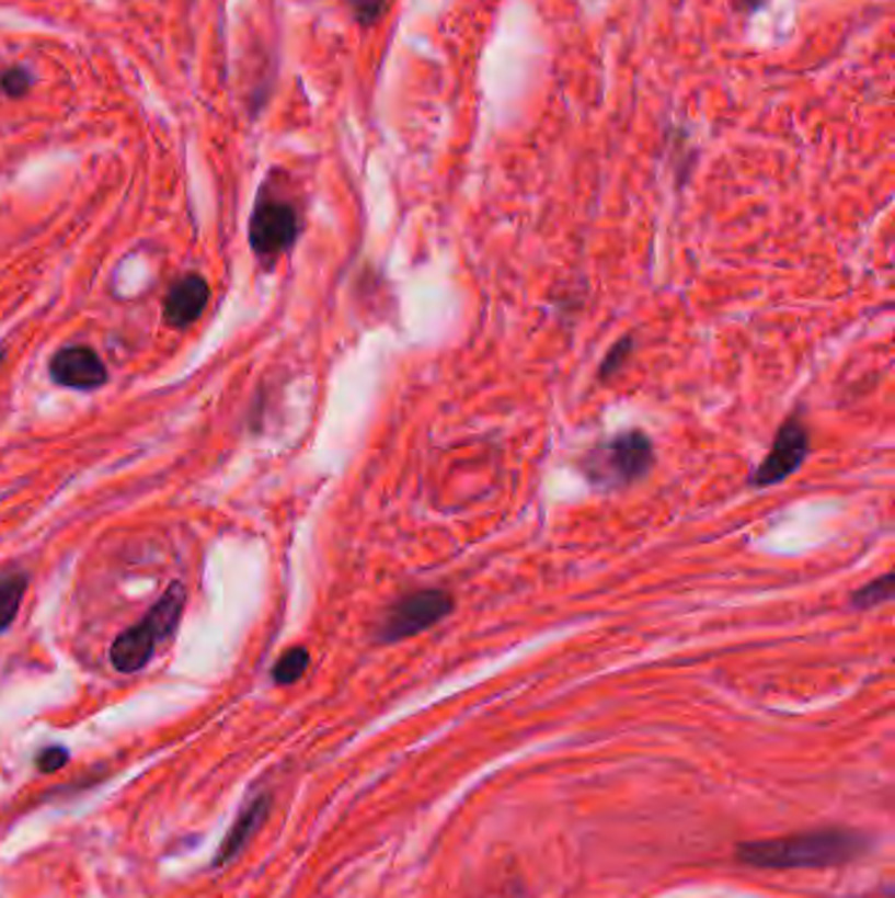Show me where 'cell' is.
Here are the masks:
<instances>
[{"label": "cell", "mask_w": 895, "mask_h": 898, "mask_svg": "<svg viewBox=\"0 0 895 898\" xmlns=\"http://www.w3.org/2000/svg\"><path fill=\"white\" fill-rule=\"evenodd\" d=\"M184 602H187V589H184V583L174 581L163 591V596L152 604L142 621L116 636V641L111 644V664L118 673L131 675L148 668L158 647L176 634Z\"/></svg>", "instance_id": "cell-2"}, {"label": "cell", "mask_w": 895, "mask_h": 898, "mask_svg": "<svg viewBox=\"0 0 895 898\" xmlns=\"http://www.w3.org/2000/svg\"><path fill=\"white\" fill-rule=\"evenodd\" d=\"M891 596H893V576L885 573V576L874 578V581L867 583V587H861L859 591H853L851 607L872 610V607H877V604H885Z\"/></svg>", "instance_id": "cell-12"}, {"label": "cell", "mask_w": 895, "mask_h": 898, "mask_svg": "<svg viewBox=\"0 0 895 898\" xmlns=\"http://www.w3.org/2000/svg\"><path fill=\"white\" fill-rule=\"evenodd\" d=\"M455 610V599L441 589H421L391 602L376 628V641L394 644L434 628Z\"/></svg>", "instance_id": "cell-4"}, {"label": "cell", "mask_w": 895, "mask_h": 898, "mask_svg": "<svg viewBox=\"0 0 895 898\" xmlns=\"http://www.w3.org/2000/svg\"><path fill=\"white\" fill-rule=\"evenodd\" d=\"M66 762H69V751L64 747H48L45 751H39L37 770L39 773H56V770H61Z\"/></svg>", "instance_id": "cell-16"}, {"label": "cell", "mask_w": 895, "mask_h": 898, "mask_svg": "<svg viewBox=\"0 0 895 898\" xmlns=\"http://www.w3.org/2000/svg\"><path fill=\"white\" fill-rule=\"evenodd\" d=\"M210 287L203 276H182L163 299V323L174 329H187L208 308Z\"/></svg>", "instance_id": "cell-8"}, {"label": "cell", "mask_w": 895, "mask_h": 898, "mask_svg": "<svg viewBox=\"0 0 895 898\" xmlns=\"http://www.w3.org/2000/svg\"><path fill=\"white\" fill-rule=\"evenodd\" d=\"M32 82H35V77H32V71L24 69V66H11V69H5L3 75H0V90L9 98H24L26 92H30Z\"/></svg>", "instance_id": "cell-13"}, {"label": "cell", "mask_w": 895, "mask_h": 898, "mask_svg": "<svg viewBox=\"0 0 895 898\" xmlns=\"http://www.w3.org/2000/svg\"><path fill=\"white\" fill-rule=\"evenodd\" d=\"M631 352H633V337L620 339V342L607 352L605 361H601V368H599L601 382H607V378H612L615 374H618L622 365H626L628 357H631Z\"/></svg>", "instance_id": "cell-14"}, {"label": "cell", "mask_w": 895, "mask_h": 898, "mask_svg": "<svg viewBox=\"0 0 895 898\" xmlns=\"http://www.w3.org/2000/svg\"><path fill=\"white\" fill-rule=\"evenodd\" d=\"M308 664H310V651L305 647H291L284 651L282 657H278V662L274 664V670H271V675H274V681L278 683V686H291V683H297L305 675Z\"/></svg>", "instance_id": "cell-11"}, {"label": "cell", "mask_w": 895, "mask_h": 898, "mask_svg": "<svg viewBox=\"0 0 895 898\" xmlns=\"http://www.w3.org/2000/svg\"><path fill=\"white\" fill-rule=\"evenodd\" d=\"M300 229V213L295 205L289 200L268 197L263 192L257 197L253 216H250V248L257 261L271 265L295 248Z\"/></svg>", "instance_id": "cell-5"}, {"label": "cell", "mask_w": 895, "mask_h": 898, "mask_svg": "<svg viewBox=\"0 0 895 898\" xmlns=\"http://www.w3.org/2000/svg\"><path fill=\"white\" fill-rule=\"evenodd\" d=\"M268 807H271V798H268V796H257L255 802L250 804V807L244 809L240 817H237L234 828L229 830L227 838H223L221 851H218L216 864H227V862H231L237 854H240V851H242L244 846H248V841L255 836V830L261 828L263 820H265V815H268Z\"/></svg>", "instance_id": "cell-9"}, {"label": "cell", "mask_w": 895, "mask_h": 898, "mask_svg": "<svg viewBox=\"0 0 895 898\" xmlns=\"http://www.w3.org/2000/svg\"><path fill=\"white\" fill-rule=\"evenodd\" d=\"M867 849L864 836L853 830L825 828L795 833L769 841H751L738 846V860L761 869H804V867H833L857 860Z\"/></svg>", "instance_id": "cell-1"}, {"label": "cell", "mask_w": 895, "mask_h": 898, "mask_svg": "<svg viewBox=\"0 0 895 898\" xmlns=\"http://www.w3.org/2000/svg\"><path fill=\"white\" fill-rule=\"evenodd\" d=\"M48 371L58 387L74 391H95L108 382V371H105L101 355L88 344L61 348L50 357Z\"/></svg>", "instance_id": "cell-7"}, {"label": "cell", "mask_w": 895, "mask_h": 898, "mask_svg": "<svg viewBox=\"0 0 895 898\" xmlns=\"http://www.w3.org/2000/svg\"><path fill=\"white\" fill-rule=\"evenodd\" d=\"M654 465V444L643 431H622L607 442L594 444L583 455L581 470L594 487L626 489L641 481Z\"/></svg>", "instance_id": "cell-3"}, {"label": "cell", "mask_w": 895, "mask_h": 898, "mask_svg": "<svg viewBox=\"0 0 895 898\" xmlns=\"http://www.w3.org/2000/svg\"><path fill=\"white\" fill-rule=\"evenodd\" d=\"M347 5L353 9L355 19L360 24H374L376 19L381 16L383 5H387V0H347Z\"/></svg>", "instance_id": "cell-15"}, {"label": "cell", "mask_w": 895, "mask_h": 898, "mask_svg": "<svg viewBox=\"0 0 895 898\" xmlns=\"http://www.w3.org/2000/svg\"><path fill=\"white\" fill-rule=\"evenodd\" d=\"M26 576L24 573H3L0 576V634L11 628L16 621L19 610H22L24 591H26Z\"/></svg>", "instance_id": "cell-10"}, {"label": "cell", "mask_w": 895, "mask_h": 898, "mask_svg": "<svg viewBox=\"0 0 895 898\" xmlns=\"http://www.w3.org/2000/svg\"><path fill=\"white\" fill-rule=\"evenodd\" d=\"M806 457L808 431L806 425L799 421V416H791L780 425L778 436H774L772 442V450L767 452V457L759 463V468L754 470V476L748 478V487L765 489L785 481L788 476H793L795 470L806 463Z\"/></svg>", "instance_id": "cell-6"}]
</instances>
